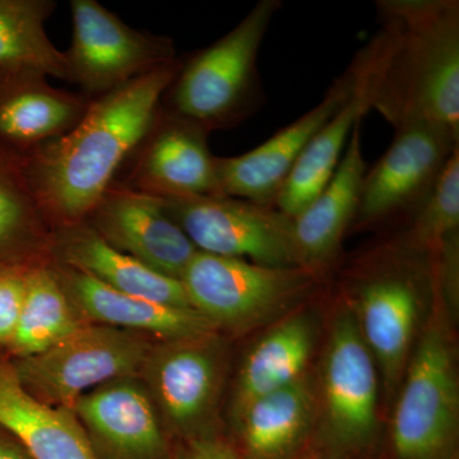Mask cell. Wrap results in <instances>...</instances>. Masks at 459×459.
I'll list each match as a JSON object with an SVG mask.
<instances>
[{"mask_svg": "<svg viewBox=\"0 0 459 459\" xmlns=\"http://www.w3.org/2000/svg\"><path fill=\"white\" fill-rule=\"evenodd\" d=\"M379 27L350 71L395 129L427 126L459 143L458 0H377Z\"/></svg>", "mask_w": 459, "mask_h": 459, "instance_id": "6da1fadb", "label": "cell"}, {"mask_svg": "<svg viewBox=\"0 0 459 459\" xmlns=\"http://www.w3.org/2000/svg\"><path fill=\"white\" fill-rule=\"evenodd\" d=\"M180 59L92 99L72 131L27 153L30 183L51 228L86 221L155 122Z\"/></svg>", "mask_w": 459, "mask_h": 459, "instance_id": "7a4b0ae2", "label": "cell"}, {"mask_svg": "<svg viewBox=\"0 0 459 459\" xmlns=\"http://www.w3.org/2000/svg\"><path fill=\"white\" fill-rule=\"evenodd\" d=\"M435 287L430 255L402 237L362 255L344 274L356 325L389 394L400 388L422 303Z\"/></svg>", "mask_w": 459, "mask_h": 459, "instance_id": "3957f363", "label": "cell"}, {"mask_svg": "<svg viewBox=\"0 0 459 459\" xmlns=\"http://www.w3.org/2000/svg\"><path fill=\"white\" fill-rule=\"evenodd\" d=\"M280 0H259L231 31L180 59L161 108L208 133L235 128L261 108L258 56Z\"/></svg>", "mask_w": 459, "mask_h": 459, "instance_id": "277c9868", "label": "cell"}, {"mask_svg": "<svg viewBox=\"0 0 459 459\" xmlns=\"http://www.w3.org/2000/svg\"><path fill=\"white\" fill-rule=\"evenodd\" d=\"M437 291L435 295L437 312ZM392 418L394 459H457L459 391L455 350L435 313L411 355Z\"/></svg>", "mask_w": 459, "mask_h": 459, "instance_id": "5b68a950", "label": "cell"}, {"mask_svg": "<svg viewBox=\"0 0 459 459\" xmlns=\"http://www.w3.org/2000/svg\"><path fill=\"white\" fill-rule=\"evenodd\" d=\"M304 267H271L197 252L180 277L192 309L217 329L241 332L286 312L318 285Z\"/></svg>", "mask_w": 459, "mask_h": 459, "instance_id": "8992f818", "label": "cell"}, {"mask_svg": "<svg viewBox=\"0 0 459 459\" xmlns=\"http://www.w3.org/2000/svg\"><path fill=\"white\" fill-rule=\"evenodd\" d=\"M153 344L143 334L84 323L50 349L9 360L36 400L74 409L78 398L105 383L140 377Z\"/></svg>", "mask_w": 459, "mask_h": 459, "instance_id": "52a82bcc", "label": "cell"}, {"mask_svg": "<svg viewBox=\"0 0 459 459\" xmlns=\"http://www.w3.org/2000/svg\"><path fill=\"white\" fill-rule=\"evenodd\" d=\"M329 332L323 361L319 439L328 459H351L376 442L377 368L350 307H342Z\"/></svg>", "mask_w": 459, "mask_h": 459, "instance_id": "ba28073f", "label": "cell"}, {"mask_svg": "<svg viewBox=\"0 0 459 459\" xmlns=\"http://www.w3.org/2000/svg\"><path fill=\"white\" fill-rule=\"evenodd\" d=\"M225 368L214 333L153 344L141 380L172 444L216 434Z\"/></svg>", "mask_w": 459, "mask_h": 459, "instance_id": "9c48e42d", "label": "cell"}, {"mask_svg": "<svg viewBox=\"0 0 459 459\" xmlns=\"http://www.w3.org/2000/svg\"><path fill=\"white\" fill-rule=\"evenodd\" d=\"M162 202L198 252L271 267H304L294 220L274 205L226 195Z\"/></svg>", "mask_w": 459, "mask_h": 459, "instance_id": "30bf717a", "label": "cell"}, {"mask_svg": "<svg viewBox=\"0 0 459 459\" xmlns=\"http://www.w3.org/2000/svg\"><path fill=\"white\" fill-rule=\"evenodd\" d=\"M69 81L90 99L126 86L178 59L174 41L138 31L96 0H72Z\"/></svg>", "mask_w": 459, "mask_h": 459, "instance_id": "8fae6325", "label": "cell"}, {"mask_svg": "<svg viewBox=\"0 0 459 459\" xmlns=\"http://www.w3.org/2000/svg\"><path fill=\"white\" fill-rule=\"evenodd\" d=\"M459 143L427 126L395 129L385 155L365 172L351 230L412 220ZM350 230V231H351Z\"/></svg>", "mask_w": 459, "mask_h": 459, "instance_id": "7c38bea8", "label": "cell"}, {"mask_svg": "<svg viewBox=\"0 0 459 459\" xmlns=\"http://www.w3.org/2000/svg\"><path fill=\"white\" fill-rule=\"evenodd\" d=\"M210 133L160 107L155 122L115 180L160 199L221 195ZM119 172V174H120Z\"/></svg>", "mask_w": 459, "mask_h": 459, "instance_id": "4fadbf2b", "label": "cell"}, {"mask_svg": "<svg viewBox=\"0 0 459 459\" xmlns=\"http://www.w3.org/2000/svg\"><path fill=\"white\" fill-rule=\"evenodd\" d=\"M86 222L115 249L171 279L180 281L198 252L162 199L119 183L102 195Z\"/></svg>", "mask_w": 459, "mask_h": 459, "instance_id": "5bb4252c", "label": "cell"}, {"mask_svg": "<svg viewBox=\"0 0 459 459\" xmlns=\"http://www.w3.org/2000/svg\"><path fill=\"white\" fill-rule=\"evenodd\" d=\"M98 459H171L172 442L140 377H119L74 404Z\"/></svg>", "mask_w": 459, "mask_h": 459, "instance_id": "9a60e30c", "label": "cell"}, {"mask_svg": "<svg viewBox=\"0 0 459 459\" xmlns=\"http://www.w3.org/2000/svg\"><path fill=\"white\" fill-rule=\"evenodd\" d=\"M355 82L347 68L319 104L243 155L217 157L220 193L226 197L274 205L299 157L316 133L352 95Z\"/></svg>", "mask_w": 459, "mask_h": 459, "instance_id": "2e32d148", "label": "cell"}, {"mask_svg": "<svg viewBox=\"0 0 459 459\" xmlns=\"http://www.w3.org/2000/svg\"><path fill=\"white\" fill-rule=\"evenodd\" d=\"M48 77L31 66L0 65V143L23 155L72 131L92 101Z\"/></svg>", "mask_w": 459, "mask_h": 459, "instance_id": "e0dca14e", "label": "cell"}, {"mask_svg": "<svg viewBox=\"0 0 459 459\" xmlns=\"http://www.w3.org/2000/svg\"><path fill=\"white\" fill-rule=\"evenodd\" d=\"M82 318L95 325L134 332L160 341L216 333L217 328L192 307H172L117 291L82 271L50 262Z\"/></svg>", "mask_w": 459, "mask_h": 459, "instance_id": "ac0fdd59", "label": "cell"}, {"mask_svg": "<svg viewBox=\"0 0 459 459\" xmlns=\"http://www.w3.org/2000/svg\"><path fill=\"white\" fill-rule=\"evenodd\" d=\"M367 170L360 120L353 126L332 179L312 204L292 219L296 247L307 270L323 276L337 262L343 238L355 220Z\"/></svg>", "mask_w": 459, "mask_h": 459, "instance_id": "d6986e66", "label": "cell"}, {"mask_svg": "<svg viewBox=\"0 0 459 459\" xmlns=\"http://www.w3.org/2000/svg\"><path fill=\"white\" fill-rule=\"evenodd\" d=\"M51 261L82 271L117 291L172 307H192L179 280L115 249L86 221L54 229Z\"/></svg>", "mask_w": 459, "mask_h": 459, "instance_id": "ffe728a7", "label": "cell"}, {"mask_svg": "<svg viewBox=\"0 0 459 459\" xmlns=\"http://www.w3.org/2000/svg\"><path fill=\"white\" fill-rule=\"evenodd\" d=\"M0 428L32 459H98L74 410L36 400L0 356Z\"/></svg>", "mask_w": 459, "mask_h": 459, "instance_id": "44dd1931", "label": "cell"}, {"mask_svg": "<svg viewBox=\"0 0 459 459\" xmlns=\"http://www.w3.org/2000/svg\"><path fill=\"white\" fill-rule=\"evenodd\" d=\"M316 395L307 377L256 398L235 420L244 459H295L312 433Z\"/></svg>", "mask_w": 459, "mask_h": 459, "instance_id": "7402d4cb", "label": "cell"}, {"mask_svg": "<svg viewBox=\"0 0 459 459\" xmlns=\"http://www.w3.org/2000/svg\"><path fill=\"white\" fill-rule=\"evenodd\" d=\"M316 338L312 318L296 314L274 325L252 347L235 386L231 406L234 421L256 398L304 377Z\"/></svg>", "mask_w": 459, "mask_h": 459, "instance_id": "603a6c76", "label": "cell"}, {"mask_svg": "<svg viewBox=\"0 0 459 459\" xmlns=\"http://www.w3.org/2000/svg\"><path fill=\"white\" fill-rule=\"evenodd\" d=\"M53 232L30 183L26 155L0 143V264L50 262Z\"/></svg>", "mask_w": 459, "mask_h": 459, "instance_id": "cb8c5ba5", "label": "cell"}, {"mask_svg": "<svg viewBox=\"0 0 459 459\" xmlns=\"http://www.w3.org/2000/svg\"><path fill=\"white\" fill-rule=\"evenodd\" d=\"M368 111H370L368 100L355 82L350 99L305 147L290 172L285 186L281 189L274 207L294 219L312 204L313 199L333 177L349 143L353 126L362 120Z\"/></svg>", "mask_w": 459, "mask_h": 459, "instance_id": "d4e9b609", "label": "cell"}, {"mask_svg": "<svg viewBox=\"0 0 459 459\" xmlns=\"http://www.w3.org/2000/svg\"><path fill=\"white\" fill-rule=\"evenodd\" d=\"M50 262L29 270L22 312L5 358L38 355L84 325Z\"/></svg>", "mask_w": 459, "mask_h": 459, "instance_id": "484cf974", "label": "cell"}, {"mask_svg": "<svg viewBox=\"0 0 459 459\" xmlns=\"http://www.w3.org/2000/svg\"><path fill=\"white\" fill-rule=\"evenodd\" d=\"M53 0H0V65H26L69 81L65 54L45 31Z\"/></svg>", "mask_w": 459, "mask_h": 459, "instance_id": "4316f807", "label": "cell"}, {"mask_svg": "<svg viewBox=\"0 0 459 459\" xmlns=\"http://www.w3.org/2000/svg\"><path fill=\"white\" fill-rule=\"evenodd\" d=\"M459 234V147L444 165L430 195L401 235L410 246L433 252Z\"/></svg>", "mask_w": 459, "mask_h": 459, "instance_id": "83f0119b", "label": "cell"}, {"mask_svg": "<svg viewBox=\"0 0 459 459\" xmlns=\"http://www.w3.org/2000/svg\"><path fill=\"white\" fill-rule=\"evenodd\" d=\"M32 265L21 263L0 264V355L4 353L5 356L16 333L25 301L27 274Z\"/></svg>", "mask_w": 459, "mask_h": 459, "instance_id": "f1b7e54d", "label": "cell"}, {"mask_svg": "<svg viewBox=\"0 0 459 459\" xmlns=\"http://www.w3.org/2000/svg\"><path fill=\"white\" fill-rule=\"evenodd\" d=\"M171 459H244L237 446L220 435L195 437L172 444Z\"/></svg>", "mask_w": 459, "mask_h": 459, "instance_id": "f546056e", "label": "cell"}, {"mask_svg": "<svg viewBox=\"0 0 459 459\" xmlns=\"http://www.w3.org/2000/svg\"><path fill=\"white\" fill-rule=\"evenodd\" d=\"M0 459H32L20 443L0 428Z\"/></svg>", "mask_w": 459, "mask_h": 459, "instance_id": "4dcf8cb0", "label": "cell"}]
</instances>
